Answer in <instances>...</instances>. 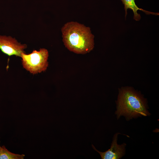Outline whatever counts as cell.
Listing matches in <instances>:
<instances>
[{"mask_svg": "<svg viewBox=\"0 0 159 159\" xmlns=\"http://www.w3.org/2000/svg\"><path fill=\"white\" fill-rule=\"evenodd\" d=\"M61 32L64 44L69 51L77 54H85L93 49L94 37L90 27L71 21L63 26Z\"/></svg>", "mask_w": 159, "mask_h": 159, "instance_id": "6da1fadb", "label": "cell"}, {"mask_svg": "<svg viewBox=\"0 0 159 159\" xmlns=\"http://www.w3.org/2000/svg\"><path fill=\"white\" fill-rule=\"evenodd\" d=\"M115 114L117 119L122 116L127 121L150 116L146 100L139 94L129 88L121 89L116 102Z\"/></svg>", "mask_w": 159, "mask_h": 159, "instance_id": "7a4b0ae2", "label": "cell"}, {"mask_svg": "<svg viewBox=\"0 0 159 159\" xmlns=\"http://www.w3.org/2000/svg\"><path fill=\"white\" fill-rule=\"evenodd\" d=\"M49 53L45 48L39 51L34 50L31 53H22V64L23 68L33 74L45 71L48 66Z\"/></svg>", "mask_w": 159, "mask_h": 159, "instance_id": "3957f363", "label": "cell"}, {"mask_svg": "<svg viewBox=\"0 0 159 159\" xmlns=\"http://www.w3.org/2000/svg\"><path fill=\"white\" fill-rule=\"evenodd\" d=\"M27 47L25 44L18 42L11 36L0 35V49L4 53L9 56L15 55L21 57L22 53Z\"/></svg>", "mask_w": 159, "mask_h": 159, "instance_id": "277c9868", "label": "cell"}, {"mask_svg": "<svg viewBox=\"0 0 159 159\" xmlns=\"http://www.w3.org/2000/svg\"><path fill=\"white\" fill-rule=\"evenodd\" d=\"M120 134V133L117 132L114 134L110 148L105 152L98 150L92 145L93 148L100 154L102 159H119L125 155L126 144L123 143L121 145H118L117 143L118 136Z\"/></svg>", "mask_w": 159, "mask_h": 159, "instance_id": "5b68a950", "label": "cell"}, {"mask_svg": "<svg viewBox=\"0 0 159 159\" xmlns=\"http://www.w3.org/2000/svg\"><path fill=\"white\" fill-rule=\"evenodd\" d=\"M124 5L125 11V17L127 14V10L128 9L132 10L134 14L133 18L135 20L138 21L141 19L140 14H138L137 11L140 10L144 12L147 14H153L155 15H159V13H154L146 11L138 7L135 2V0H121Z\"/></svg>", "mask_w": 159, "mask_h": 159, "instance_id": "8992f818", "label": "cell"}, {"mask_svg": "<svg viewBox=\"0 0 159 159\" xmlns=\"http://www.w3.org/2000/svg\"><path fill=\"white\" fill-rule=\"evenodd\" d=\"M24 156V154H16L10 152L4 145L0 149V159H23Z\"/></svg>", "mask_w": 159, "mask_h": 159, "instance_id": "52a82bcc", "label": "cell"}, {"mask_svg": "<svg viewBox=\"0 0 159 159\" xmlns=\"http://www.w3.org/2000/svg\"><path fill=\"white\" fill-rule=\"evenodd\" d=\"M1 147L0 146V148H1Z\"/></svg>", "mask_w": 159, "mask_h": 159, "instance_id": "ba28073f", "label": "cell"}]
</instances>
